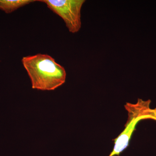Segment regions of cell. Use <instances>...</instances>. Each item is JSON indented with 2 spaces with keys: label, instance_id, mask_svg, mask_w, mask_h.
<instances>
[{
  "label": "cell",
  "instance_id": "1",
  "mask_svg": "<svg viewBox=\"0 0 156 156\" xmlns=\"http://www.w3.org/2000/svg\"><path fill=\"white\" fill-rule=\"evenodd\" d=\"M21 62L30 79L32 89L52 91L65 83V69L50 55L39 53L24 56Z\"/></svg>",
  "mask_w": 156,
  "mask_h": 156
},
{
  "label": "cell",
  "instance_id": "2",
  "mask_svg": "<svg viewBox=\"0 0 156 156\" xmlns=\"http://www.w3.org/2000/svg\"><path fill=\"white\" fill-rule=\"evenodd\" d=\"M150 103L151 100L144 101L138 99L134 104H126L125 107L128 112V120L125 129L114 140L113 149L108 156H119L127 148L136 125L140 120L151 119L156 121V109L150 108Z\"/></svg>",
  "mask_w": 156,
  "mask_h": 156
},
{
  "label": "cell",
  "instance_id": "3",
  "mask_svg": "<svg viewBox=\"0 0 156 156\" xmlns=\"http://www.w3.org/2000/svg\"><path fill=\"white\" fill-rule=\"evenodd\" d=\"M51 11L62 18L70 32L75 34L81 27V11L85 0H42Z\"/></svg>",
  "mask_w": 156,
  "mask_h": 156
},
{
  "label": "cell",
  "instance_id": "4",
  "mask_svg": "<svg viewBox=\"0 0 156 156\" xmlns=\"http://www.w3.org/2000/svg\"><path fill=\"white\" fill-rule=\"evenodd\" d=\"M37 1L34 0H0V10L10 14L19 8Z\"/></svg>",
  "mask_w": 156,
  "mask_h": 156
}]
</instances>
